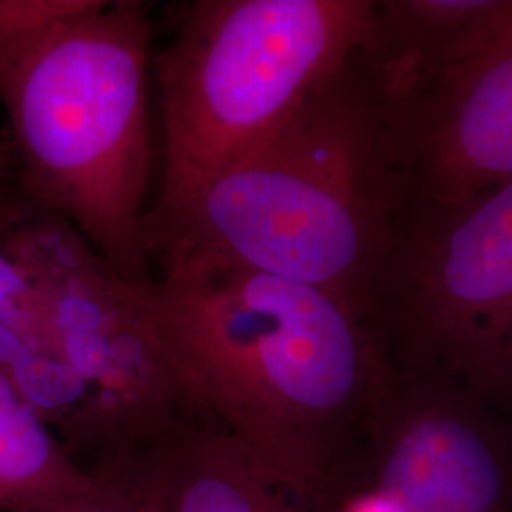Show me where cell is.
<instances>
[{
	"label": "cell",
	"mask_w": 512,
	"mask_h": 512,
	"mask_svg": "<svg viewBox=\"0 0 512 512\" xmlns=\"http://www.w3.org/2000/svg\"><path fill=\"white\" fill-rule=\"evenodd\" d=\"M156 262L148 311L188 414L329 511L393 384L365 321L315 287L234 262Z\"/></svg>",
	"instance_id": "6da1fadb"
},
{
	"label": "cell",
	"mask_w": 512,
	"mask_h": 512,
	"mask_svg": "<svg viewBox=\"0 0 512 512\" xmlns=\"http://www.w3.org/2000/svg\"><path fill=\"white\" fill-rule=\"evenodd\" d=\"M148 287L118 274L65 220H55L46 270L48 340L84 385L90 458L105 475H122L192 418L158 344Z\"/></svg>",
	"instance_id": "8992f818"
},
{
	"label": "cell",
	"mask_w": 512,
	"mask_h": 512,
	"mask_svg": "<svg viewBox=\"0 0 512 512\" xmlns=\"http://www.w3.org/2000/svg\"><path fill=\"white\" fill-rule=\"evenodd\" d=\"M0 372V512H18L105 488Z\"/></svg>",
	"instance_id": "8fae6325"
},
{
	"label": "cell",
	"mask_w": 512,
	"mask_h": 512,
	"mask_svg": "<svg viewBox=\"0 0 512 512\" xmlns=\"http://www.w3.org/2000/svg\"><path fill=\"white\" fill-rule=\"evenodd\" d=\"M57 217L16 177L0 179V329L19 334L40 355H55L46 323V268Z\"/></svg>",
	"instance_id": "7c38bea8"
},
{
	"label": "cell",
	"mask_w": 512,
	"mask_h": 512,
	"mask_svg": "<svg viewBox=\"0 0 512 512\" xmlns=\"http://www.w3.org/2000/svg\"><path fill=\"white\" fill-rule=\"evenodd\" d=\"M18 512H156L143 488L131 476H112L97 492L65 497Z\"/></svg>",
	"instance_id": "5bb4252c"
},
{
	"label": "cell",
	"mask_w": 512,
	"mask_h": 512,
	"mask_svg": "<svg viewBox=\"0 0 512 512\" xmlns=\"http://www.w3.org/2000/svg\"><path fill=\"white\" fill-rule=\"evenodd\" d=\"M16 177V158L10 137L0 131V179Z\"/></svg>",
	"instance_id": "9a60e30c"
},
{
	"label": "cell",
	"mask_w": 512,
	"mask_h": 512,
	"mask_svg": "<svg viewBox=\"0 0 512 512\" xmlns=\"http://www.w3.org/2000/svg\"><path fill=\"white\" fill-rule=\"evenodd\" d=\"M152 37L145 2L101 0L0 46L18 183L141 285L154 281L145 238Z\"/></svg>",
	"instance_id": "3957f363"
},
{
	"label": "cell",
	"mask_w": 512,
	"mask_h": 512,
	"mask_svg": "<svg viewBox=\"0 0 512 512\" xmlns=\"http://www.w3.org/2000/svg\"><path fill=\"white\" fill-rule=\"evenodd\" d=\"M101 0H0V46L93 10Z\"/></svg>",
	"instance_id": "4fadbf2b"
},
{
	"label": "cell",
	"mask_w": 512,
	"mask_h": 512,
	"mask_svg": "<svg viewBox=\"0 0 512 512\" xmlns=\"http://www.w3.org/2000/svg\"><path fill=\"white\" fill-rule=\"evenodd\" d=\"M363 321L395 378L456 385L512 418V179L406 198Z\"/></svg>",
	"instance_id": "5b68a950"
},
{
	"label": "cell",
	"mask_w": 512,
	"mask_h": 512,
	"mask_svg": "<svg viewBox=\"0 0 512 512\" xmlns=\"http://www.w3.org/2000/svg\"><path fill=\"white\" fill-rule=\"evenodd\" d=\"M406 198L357 48L238 164L148 207V258L234 262L315 287L363 319Z\"/></svg>",
	"instance_id": "7a4b0ae2"
},
{
	"label": "cell",
	"mask_w": 512,
	"mask_h": 512,
	"mask_svg": "<svg viewBox=\"0 0 512 512\" xmlns=\"http://www.w3.org/2000/svg\"><path fill=\"white\" fill-rule=\"evenodd\" d=\"M346 490L387 512H512V418L456 385L393 376Z\"/></svg>",
	"instance_id": "52a82bcc"
},
{
	"label": "cell",
	"mask_w": 512,
	"mask_h": 512,
	"mask_svg": "<svg viewBox=\"0 0 512 512\" xmlns=\"http://www.w3.org/2000/svg\"><path fill=\"white\" fill-rule=\"evenodd\" d=\"M384 118L408 198L458 200L512 179V21Z\"/></svg>",
	"instance_id": "ba28073f"
},
{
	"label": "cell",
	"mask_w": 512,
	"mask_h": 512,
	"mask_svg": "<svg viewBox=\"0 0 512 512\" xmlns=\"http://www.w3.org/2000/svg\"><path fill=\"white\" fill-rule=\"evenodd\" d=\"M156 512H323L219 427L188 418L133 463Z\"/></svg>",
	"instance_id": "30bf717a"
},
{
	"label": "cell",
	"mask_w": 512,
	"mask_h": 512,
	"mask_svg": "<svg viewBox=\"0 0 512 512\" xmlns=\"http://www.w3.org/2000/svg\"><path fill=\"white\" fill-rule=\"evenodd\" d=\"M512 21V0H384L359 54L384 114L488 48Z\"/></svg>",
	"instance_id": "9c48e42d"
},
{
	"label": "cell",
	"mask_w": 512,
	"mask_h": 512,
	"mask_svg": "<svg viewBox=\"0 0 512 512\" xmlns=\"http://www.w3.org/2000/svg\"><path fill=\"white\" fill-rule=\"evenodd\" d=\"M372 0H196L156 55L164 179L179 200L238 164L366 37Z\"/></svg>",
	"instance_id": "277c9868"
}]
</instances>
